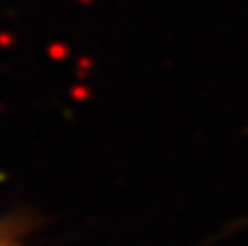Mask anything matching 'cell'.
I'll return each mask as SVG.
<instances>
[{"mask_svg": "<svg viewBox=\"0 0 248 246\" xmlns=\"http://www.w3.org/2000/svg\"><path fill=\"white\" fill-rule=\"evenodd\" d=\"M25 239V224L20 219H0V246H20Z\"/></svg>", "mask_w": 248, "mask_h": 246, "instance_id": "6da1fadb", "label": "cell"}]
</instances>
